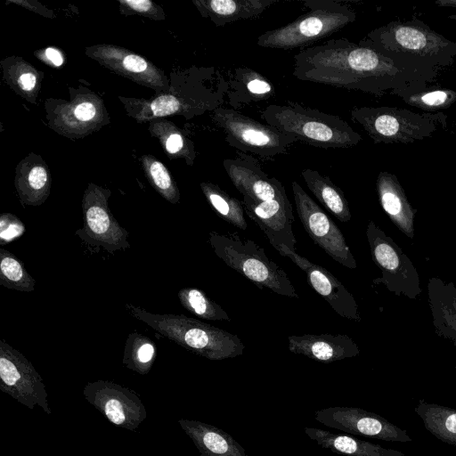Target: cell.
I'll return each instance as SVG.
<instances>
[{
    "label": "cell",
    "mask_w": 456,
    "mask_h": 456,
    "mask_svg": "<svg viewBox=\"0 0 456 456\" xmlns=\"http://www.w3.org/2000/svg\"><path fill=\"white\" fill-rule=\"evenodd\" d=\"M111 191L89 183L82 199L83 226L76 234L86 244L102 247L109 253L130 248L129 232L111 215L108 200Z\"/></svg>",
    "instance_id": "cell-8"
},
{
    "label": "cell",
    "mask_w": 456,
    "mask_h": 456,
    "mask_svg": "<svg viewBox=\"0 0 456 456\" xmlns=\"http://www.w3.org/2000/svg\"><path fill=\"white\" fill-rule=\"evenodd\" d=\"M301 175L312 193L320 203L340 222L350 221L352 215L343 191L329 176L319 171L305 168Z\"/></svg>",
    "instance_id": "cell-25"
},
{
    "label": "cell",
    "mask_w": 456,
    "mask_h": 456,
    "mask_svg": "<svg viewBox=\"0 0 456 456\" xmlns=\"http://www.w3.org/2000/svg\"><path fill=\"white\" fill-rule=\"evenodd\" d=\"M274 94L272 83L259 72L248 68H239L229 81L227 92L234 110L241 104L267 100Z\"/></svg>",
    "instance_id": "cell-24"
},
{
    "label": "cell",
    "mask_w": 456,
    "mask_h": 456,
    "mask_svg": "<svg viewBox=\"0 0 456 456\" xmlns=\"http://www.w3.org/2000/svg\"><path fill=\"white\" fill-rule=\"evenodd\" d=\"M377 191L380 205L391 222L408 238L413 239L417 210L409 203L395 177L380 173L377 179Z\"/></svg>",
    "instance_id": "cell-18"
},
{
    "label": "cell",
    "mask_w": 456,
    "mask_h": 456,
    "mask_svg": "<svg viewBox=\"0 0 456 456\" xmlns=\"http://www.w3.org/2000/svg\"><path fill=\"white\" fill-rule=\"evenodd\" d=\"M428 299L435 332L456 346V287L431 277L428 282Z\"/></svg>",
    "instance_id": "cell-17"
},
{
    "label": "cell",
    "mask_w": 456,
    "mask_h": 456,
    "mask_svg": "<svg viewBox=\"0 0 456 456\" xmlns=\"http://www.w3.org/2000/svg\"><path fill=\"white\" fill-rule=\"evenodd\" d=\"M448 94L444 91H435L424 94L421 102L428 106H440L447 101Z\"/></svg>",
    "instance_id": "cell-40"
},
{
    "label": "cell",
    "mask_w": 456,
    "mask_h": 456,
    "mask_svg": "<svg viewBox=\"0 0 456 456\" xmlns=\"http://www.w3.org/2000/svg\"><path fill=\"white\" fill-rule=\"evenodd\" d=\"M208 241L214 253L257 288L298 298V294L282 267L270 259L264 248L238 232H209Z\"/></svg>",
    "instance_id": "cell-5"
},
{
    "label": "cell",
    "mask_w": 456,
    "mask_h": 456,
    "mask_svg": "<svg viewBox=\"0 0 456 456\" xmlns=\"http://www.w3.org/2000/svg\"><path fill=\"white\" fill-rule=\"evenodd\" d=\"M366 237L372 261L381 272V276L372 281L373 284H383L395 296L416 299L422 288L419 275L409 256L374 221H369Z\"/></svg>",
    "instance_id": "cell-7"
},
{
    "label": "cell",
    "mask_w": 456,
    "mask_h": 456,
    "mask_svg": "<svg viewBox=\"0 0 456 456\" xmlns=\"http://www.w3.org/2000/svg\"><path fill=\"white\" fill-rule=\"evenodd\" d=\"M289 350L325 363L358 355L360 348L347 335L305 334L288 337Z\"/></svg>",
    "instance_id": "cell-16"
},
{
    "label": "cell",
    "mask_w": 456,
    "mask_h": 456,
    "mask_svg": "<svg viewBox=\"0 0 456 456\" xmlns=\"http://www.w3.org/2000/svg\"><path fill=\"white\" fill-rule=\"evenodd\" d=\"M277 0H193L202 17L216 27L260 16Z\"/></svg>",
    "instance_id": "cell-20"
},
{
    "label": "cell",
    "mask_w": 456,
    "mask_h": 456,
    "mask_svg": "<svg viewBox=\"0 0 456 456\" xmlns=\"http://www.w3.org/2000/svg\"><path fill=\"white\" fill-rule=\"evenodd\" d=\"M314 419L321 424L354 435L386 442H411L412 438L401 428L380 415L365 410L348 407H328L314 413Z\"/></svg>",
    "instance_id": "cell-10"
},
{
    "label": "cell",
    "mask_w": 456,
    "mask_h": 456,
    "mask_svg": "<svg viewBox=\"0 0 456 456\" xmlns=\"http://www.w3.org/2000/svg\"><path fill=\"white\" fill-rule=\"evenodd\" d=\"M183 425L201 456H248L232 436L216 427L198 421H184Z\"/></svg>",
    "instance_id": "cell-23"
},
{
    "label": "cell",
    "mask_w": 456,
    "mask_h": 456,
    "mask_svg": "<svg viewBox=\"0 0 456 456\" xmlns=\"http://www.w3.org/2000/svg\"><path fill=\"white\" fill-rule=\"evenodd\" d=\"M455 370H456V365H455Z\"/></svg>",
    "instance_id": "cell-41"
},
{
    "label": "cell",
    "mask_w": 456,
    "mask_h": 456,
    "mask_svg": "<svg viewBox=\"0 0 456 456\" xmlns=\"http://www.w3.org/2000/svg\"><path fill=\"white\" fill-rule=\"evenodd\" d=\"M103 105L102 102L93 96L85 95L77 100L64 103L61 109L62 114L58 120H64L57 125V127L66 128V133L72 134H86L85 129L93 128L100 124L102 118ZM63 128V129H64Z\"/></svg>",
    "instance_id": "cell-26"
},
{
    "label": "cell",
    "mask_w": 456,
    "mask_h": 456,
    "mask_svg": "<svg viewBox=\"0 0 456 456\" xmlns=\"http://www.w3.org/2000/svg\"><path fill=\"white\" fill-rule=\"evenodd\" d=\"M105 414L116 425H121L126 419L121 403L113 399L106 403Z\"/></svg>",
    "instance_id": "cell-39"
},
{
    "label": "cell",
    "mask_w": 456,
    "mask_h": 456,
    "mask_svg": "<svg viewBox=\"0 0 456 456\" xmlns=\"http://www.w3.org/2000/svg\"><path fill=\"white\" fill-rule=\"evenodd\" d=\"M414 411L428 432L442 442L456 445V410L420 399Z\"/></svg>",
    "instance_id": "cell-27"
},
{
    "label": "cell",
    "mask_w": 456,
    "mask_h": 456,
    "mask_svg": "<svg viewBox=\"0 0 456 456\" xmlns=\"http://www.w3.org/2000/svg\"><path fill=\"white\" fill-rule=\"evenodd\" d=\"M224 168L235 188L256 202L277 199L286 193L283 184L270 177L253 156L240 152L223 161Z\"/></svg>",
    "instance_id": "cell-14"
},
{
    "label": "cell",
    "mask_w": 456,
    "mask_h": 456,
    "mask_svg": "<svg viewBox=\"0 0 456 456\" xmlns=\"http://www.w3.org/2000/svg\"><path fill=\"white\" fill-rule=\"evenodd\" d=\"M389 69L378 51L334 38L300 50L294 56L293 76L301 81L378 93Z\"/></svg>",
    "instance_id": "cell-1"
},
{
    "label": "cell",
    "mask_w": 456,
    "mask_h": 456,
    "mask_svg": "<svg viewBox=\"0 0 456 456\" xmlns=\"http://www.w3.org/2000/svg\"><path fill=\"white\" fill-rule=\"evenodd\" d=\"M277 251L289 257L306 276L309 286L314 289L341 317L360 322L358 305L347 289L325 267L302 256L297 251L281 247Z\"/></svg>",
    "instance_id": "cell-13"
},
{
    "label": "cell",
    "mask_w": 456,
    "mask_h": 456,
    "mask_svg": "<svg viewBox=\"0 0 456 456\" xmlns=\"http://www.w3.org/2000/svg\"><path fill=\"white\" fill-rule=\"evenodd\" d=\"M304 5L308 7L306 12L260 35L257 45L281 50L304 49L341 30L356 18L349 5L335 0H308Z\"/></svg>",
    "instance_id": "cell-4"
},
{
    "label": "cell",
    "mask_w": 456,
    "mask_h": 456,
    "mask_svg": "<svg viewBox=\"0 0 456 456\" xmlns=\"http://www.w3.org/2000/svg\"><path fill=\"white\" fill-rule=\"evenodd\" d=\"M120 12L126 15L138 14L152 20H162L165 13L160 6L150 0H118Z\"/></svg>",
    "instance_id": "cell-35"
},
{
    "label": "cell",
    "mask_w": 456,
    "mask_h": 456,
    "mask_svg": "<svg viewBox=\"0 0 456 456\" xmlns=\"http://www.w3.org/2000/svg\"><path fill=\"white\" fill-rule=\"evenodd\" d=\"M178 298L181 305L197 317L210 321L231 322L225 310L197 288L180 289Z\"/></svg>",
    "instance_id": "cell-31"
},
{
    "label": "cell",
    "mask_w": 456,
    "mask_h": 456,
    "mask_svg": "<svg viewBox=\"0 0 456 456\" xmlns=\"http://www.w3.org/2000/svg\"><path fill=\"white\" fill-rule=\"evenodd\" d=\"M200 188L208 204L219 217L242 231L247 229L245 210L241 201L210 182L200 183Z\"/></svg>",
    "instance_id": "cell-28"
},
{
    "label": "cell",
    "mask_w": 456,
    "mask_h": 456,
    "mask_svg": "<svg viewBox=\"0 0 456 456\" xmlns=\"http://www.w3.org/2000/svg\"><path fill=\"white\" fill-rule=\"evenodd\" d=\"M291 188L297 216L310 239L333 260L355 269V258L340 229L298 183L292 182Z\"/></svg>",
    "instance_id": "cell-9"
},
{
    "label": "cell",
    "mask_w": 456,
    "mask_h": 456,
    "mask_svg": "<svg viewBox=\"0 0 456 456\" xmlns=\"http://www.w3.org/2000/svg\"><path fill=\"white\" fill-rule=\"evenodd\" d=\"M86 53L110 70L158 93H165L169 89L162 70L144 57L127 49L102 44L87 47Z\"/></svg>",
    "instance_id": "cell-11"
},
{
    "label": "cell",
    "mask_w": 456,
    "mask_h": 456,
    "mask_svg": "<svg viewBox=\"0 0 456 456\" xmlns=\"http://www.w3.org/2000/svg\"><path fill=\"white\" fill-rule=\"evenodd\" d=\"M241 202L246 215L258 225L276 250L285 247L297 251V240L292 230L293 208L286 193L261 202L243 196Z\"/></svg>",
    "instance_id": "cell-12"
},
{
    "label": "cell",
    "mask_w": 456,
    "mask_h": 456,
    "mask_svg": "<svg viewBox=\"0 0 456 456\" xmlns=\"http://www.w3.org/2000/svg\"><path fill=\"white\" fill-rule=\"evenodd\" d=\"M123 102L130 115L139 122L175 114L191 117L206 110L214 111L222 105L212 100L171 94H160L151 102L136 99H126Z\"/></svg>",
    "instance_id": "cell-15"
},
{
    "label": "cell",
    "mask_w": 456,
    "mask_h": 456,
    "mask_svg": "<svg viewBox=\"0 0 456 456\" xmlns=\"http://www.w3.org/2000/svg\"><path fill=\"white\" fill-rule=\"evenodd\" d=\"M152 134L158 136L171 156L183 158L188 165H192L196 157L193 142L172 123L159 122L151 126Z\"/></svg>",
    "instance_id": "cell-29"
},
{
    "label": "cell",
    "mask_w": 456,
    "mask_h": 456,
    "mask_svg": "<svg viewBox=\"0 0 456 456\" xmlns=\"http://www.w3.org/2000/svg\"><path fill=\"white\" fill-rule=\"evenodd\" d=\"M25 232L24 224L11 213H3L0 216V243L7 244Z\"/></svg>",
    "instance_id": "cell-37"
},
{
    "label": "cell",
    "mask_w": 456,
    "mask_h": 456,
    "mask_svg": "<svg viewBox=\"0 0 456 456\" xmlns=\"http://www.w3.org/2000/svg\"><path fill=\"white\" fill-rule=\"evenodd\" d=\"M15 187L22 205L39 206L50 194L51 175L39 156H28L16 168Z\"/></svg>",
    "instance_id": "cell-19"
},
{
    "label": "cell",
    "mask_w": 456,
    "mask_h": 456,
    "mask_svg": "<svg viewBox=\"0 0 456 456\" xmlns=\"http://www.w3.org/2000/svg\"><path fill=\"white\" fill-rule=\"evenodd\" d=\"M394 41L407 50L420 51L428 46V37L421 30L411 27H399L394 30Z\"/></svg>",
    "instance_id": "cell-36"
},
{
    "label": "cell",
    "mask_w": 456,
    "mask_h": 456,
    "mask_svg": "<svg viewBox=\"0 0 456 456\" xmlns=\"http://www.w3.org/2000/svg\"><path fill=\"white\" fill-rule=\"evenodd\" d=\"M129 314L159 334L209 360H224L241 355L245 346L240 338L224 330L183 314H152L131 303Z\"/></svg>",
    "instance_id": "cell-2"
},
{
    "label": "cell",
    "mask_w": 456,
    "mask_h": 456,
    "mask_svg": "<svg viewBox=\"0 0 456 456\" xmlns=\"http://www.w3.org/2000/svg\"><path fill=\"white\" fill-rule=\"evenodd\" d=\"M305 434L323 449L346 456H407L402 452L384 448L356 437L333 434L318 428H305Z\"/></svg>",
    "instance_id": "cell-22"
},
{
    "label": "cell",
    "mask_w": 456,
    "mask_h": 456,
    "mask_svg": "<svg viewBox=\"0 0 456 456\" xmlns=\"http://www.w3.org/2000/svg\"><path fill=\"white\" fill-rule=\"evenodd\" d=\"M124 353V362L130 368L145 372L155 358L156 347L150 338L134 331L128 335Z\"/></svg>",
    "instance_id": "cell-33"
},
{
    "label": "cell",
    "mask_w": 456,
    "mask_h": 456,
    "mask_svg": "<svg viewBox=\"0 0 456 456\" xmlns=\"http://www.w3.org/2000/svg\"><path fill=\"white\" fill-rule=\"evenodd\" d=\"M4 69L6 81L18 94L27 95L28 99L37 95L41 78L29 63L19 60Z\"/></svg>",
    "instance_id": "cell-34"
},
{
    "label": "cell",
    "mask_w": 456,
    "mask_h": 456,
    "mask_svg": "<svg viewBox=\"0 0 456 456\" xmlns=\"http://www.w3.org/2000/svg\"><path fill=\"white\" fill-rule=\"evenodd\" d=\"M35 54L42 61L45 62L48 65L53 67H60L63 64L64 59L62 53L54 47H47L42 49Z\"/></svg>",
    "instance_id": "cell-38"
},
{
    "label": "cell",
    "mask_w": 456,
    "mask_h": 456,
    "mask_svg": "<svg viewBox=\"0 0 456 456\" xmlns=\"http://www.w3.org/2000/svg\"><path fill=\"white\" fill-rule=\"evenodd\" d=\"M0 378L12 390H35L42 387L39 375L30 362L18 350L0 339Z\"/></svg>",
    "instance_id": "cell-21"
},
{
    "label": "cell",
    "mask_w": 456,
    "mask_h": 456,
    "mask_svg": "<svg viewBox=\"0 0 456 456\" xmlns=\"http://www.w3.org/2000/svg\"><path fill=\"white\" fill-rule=\"evenodd\" d=\"M0 285L24 292L33 291L36 285L23 263L4 248H0Z\"/></svg>",
    "instance_id": "cell-30"
},
{
    "label": "cell",
    "mask_w": 456,
    "mask_h": 456,
    "mask_svg": "<svg viewBox=\"0 0 456 456\" xmlns=\"http://www.w3.org/2000/svg\"><path fill=\"white\" fill-rule=\"evenodd\" d=\"M142 165L144 174L151 186L165 200L175 204L180 200L178 187L163 163L151 155L142 157Z\"/></svg>",
    "instance_id": "cell-32"
},
{
    "label": "cell",
    "mask_w": 456,
    "mask_h": 456,
    "mask_svg": "<svg viewBox=\"0 0 456 456\" xmlns=\"http://www.w3.org/2000/svg\"><path fill=\"white\" fill-rule=\"evenodd\" d=\"M261 118L281 132L318 148H350L362 140L361 135L338 116L292 101H287L283 105L267 106Z\"/></svg>",
    "instance_id": "cell-3"
},
{
    "label": "cell",
    "mask_w": 456,
    "mask_h": 456,
    "mask_svg": "<svg viewBox=\"0 0 456 456\" xmlns=\"http://www.w3.org/2000/svg\"><path fill=\"white\" fill-rule=\"evenodd\" d=\"M212 118L224 131L226 142L243 153L251 152L263 159H272L286 153L297 142L294 136L234 109L219 107L213 111Z\"/></svg>",
    "instance_id": "cell-6"
}]
</instances>
